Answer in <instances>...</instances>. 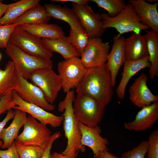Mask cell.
<instances>
[{"instance_id":"6da1fadb","label":"cell","mask_w":158,"mask_h":158,"mask_svg":"<svg viewBox=\"0 0 158 158\" xmlns=\"http://www.w3.org/2000/svg\"><path fill=\"white\" fill-rule=\"evenodd\" d=\"M113 87L111 74L106 63L87 69L75 89L77 94L90 96L106 107L111 100Z\"/></svg>"},{"instance_id":"7a4b0ae2","label":"cell","mask_w":158,"mask_h":158,"mask_svg":"<svg viewBox=\"0 0 158 158\" xmlns=\"http://www.w3.org/2000/svg\"><path fill=\"white\" fill-rule=\"evenodd\" d=\"M75 98L74 90L66 93L64 99L58 105V110L64 111L62 116L63 117V128L65 136L67 140V145L61 153L69 158H76L78 152H84L85 147L81 145V135L79 126V122L76 119L73 110V103Z\"/></svg>"},{"instance_id":"3957f363","label":"cell","mask_w":158,"mask_h":158,"mask_svg":"<svg viewBox=\"0 0 158 158\" xmlns=\"http://www.w3.org/2000/svg\"><path fill=\"white\" fill-rule=\"evenodd\" d=\"M100 14L103 23V28L105 30L108 28H115L119 33L118 37L131 32L138 34L142 30L150 28L143 23L133 6L129 3L126 4L122 11L115 17L109 16L105 12Z\"/></svg>"},{"instance_id":"277c9868","label":"cell","mask_w":158,"mask_h":158,"mask_svg":"<svg viewBox=\"0 0 158 158\" xmlns=\"http://www.w3.org/2000/svg\"><path fill=\"white\" fill-rule=\"evenodd\" d=\"M5 51L13 63L18 75L27 80L35 70L42 68H52L53 67V62L51 60L29 54L9 41Z\"/></svg>"},{"instance_id":"5b68a950","label":"cell","mask_w":158,"mask_h":158,"mask_svg":"<svg viewBox=\"0 0 158 158\" xmlns=\"http://www.w3.org/2000/svg\"><path fill=\"white\" fill-rule=\"evenodd\" d=\"M73 107L78 121L90 127L98 126L103 118L106 107L90 96L79 94L75 97Z\"/></svg>"},{"instance_id":"8992f818","label":"cell","mask_w":158,"mask_h":158,"mask_svg":"<svg viewBox=\"0 0 158 158\" xmlns=\"http://www.w3.org/2000/svg\"><path fill=\"white\" fill-rule=\"evenodd\" d=\"M29 79L42 90L47 102L53 104L62 88V81L59 75L52 68H42L32 71Z\"/></svg>"},{"instance_id":"52a82bcc","label":"cell","mask_w":158,"mask_h":158,"mask_svg":"<svg viewBox=\"0 0 158 158\" xmlns=\"http://www.w3.org/2000/svg\"><path fill=\"white\" fill-rule=\"evenodd\" d=\"M25 52L33 56L50 60L53 53L44 47L42 38L23 29L20 25L16 26L11 35L9 41Z\"/></svg>"},{"instance_id":"ba28073f","label":"cell","mask_w":158,"mask_h":158,"mask_svg":"<svg viewBox=\"0 0 158 158\" xmlns=\"http://www.w3.org/2000/svg\"><path fill=\"white\" fill-rule=\"evenodd\" d=\"M22 133L15 141L26 145L40 147L44 149L45 145L51 135V132L47 127L30 115L27 116Z\"/></svg>"},{"instance_id":"9c48e42d","label":"cell","mask_w":158,"mask_h":158,"mask_svg":"<svg viewBox=\"0 0 158 158\" xmlns=\"http://www.w3.org/2000/svg\"><path fill=\"white\" fill-rule=\"evenodd\" d=\"M57 70L62 83V88L67 93L77 86L85 74L87 69L80 59L74 57L59 62Z\"/></svg>"},{"instance_id":"30bf717a","label":"cell","mask_w":158,"mask_h":158,"mask_svg":"<svg viewBox=\"0 0 158 158\" xmlns=\"http://www.w3.org/2000/svg\"><path fill=\"white\" fill-rule=\"evenodd\" d=\"M110 48L109 42H103L100 37L90 38L81 60L87 69L102 66L107 62Z\"/></svg>"},{"instance_id":"8fae6325","label":"cell","mask_w":158,"mask_h":158,"mask_svg":"<svg viewBox=\"0 0 158 158\" xmlns=\"http://www.w3.org/2000/svg\"><path fill=\"white\" fill-rule=\"evenodd\" d=\"M72 8L90 38L100 37L105 31L100 14L96 13L88 4L80 5L72 3Z\"/></svg>"},{"instance_id":"7c38bea8","label":"cell","mask_w":158,"mask_h":158,"mask_svg":"<svg viewBox=\"0 0 158 158\" xmlns=\"http://www.w3.org/2000/svg\"><path fill=\"white\" fill-rule=\"evenodd\" d=\"M16 108L23 111L38 120L42 124L51 127H58L63 123V117L62 115L59 116L49 112L39 106L25 102L18 95L16 92H12Z\"/></svg>"},{"instance_id":"4fadbf2b","label":"cell","mask_w":158,"mask_h":158,"mask_svg":"<svg viewBox=\"0 0 158 158\" xmlns=\"http://www.w3.org/2000/svg\"><path fill=\"white\" fill-rule=\"evenodd\" d=\"M18 87L15 90L23 100L34 104L49 111L54 110L55 106L48 102L42 90L20 75H18Z\"/></svg>"},{"instance_id":"5bb4252c","label":"cell","mask_w":158,"mask_h":158,"mask_svg":"<svg viewBox=\"0 0 158 158\" xmlns=\"http://www.w3.org/2000/svg\"><path fill=\"white\" fill-rule=\"evenodd\" d=\"M148 80L146 74L142 73L128 90L130 100L139 108H142L158 101V95L153 94L147 87Z\"/></svg>"},{"instance_id":"9a60e30c","label":"cell","mask_w":158,"mask_h":158,"mask_svg":"<svg viewBox=\"0 0 158 158\" xmlns=\"http://www.w3.org/2000/svg\"><path fill=\"white\" fill-rule=\"evenodd\" d=\"M158 119V101L145 107L139 111L134 120L125 122L124 128L136 132L144 131L152 127Z\"/></svg>"},{"instance_id":"2e32d148","label":"cell","mask_w":158,"mask_h":158,"mask_svg":"<svg viewBox=\"0 0 158 158\" xmlns=\"http://www.w3.org/2000/svg\"><path fill=\"white\" fill-rule=\"evenodd\" d=\"M78 124L81 135V145L89 147L95 158H97L100 152L109 151L108 141L100 135L101 130L99 126L89 127L79 122Z\"/></svg>"},{"instance_id":"e0dca14e","label":"cell","mask_w":158,"mask_h":158,"mask_svg":"<svg viewBox=\"0 0 158 158\" xmlns=\"http://www.w3.org/2000/svg\"><path fill=\"white\" fill-rule=\"evenodd\" d=\"M125 40L123 37H114L112 48L108 56L106 63L111 74L113 87L116 85V78L119 71L126 60Z\"/></svg>"},{"instance_id":"ac0fdd59","label":"cell","mask_w":158,"mask_h":158,"mask_svg":"<svg viewBox=\"0 0 158 158\" xmlns=\"http://www.w3.org/2000/svg\"><path fill=\"white\" fill-rule=\"evenodd\" d=\"M143 23L158 33V2L148 3L144 0H128Z\"/></svg>"},{"instance_id":"d6986e66","label":"cell","mask_w":158,"mask_h":158,"mask_svg":"<svg viewBox=\"0 0 158 158\" xmlns=\"http://www.w3.org/2000/svg\"><path fill=\"white\" fill-rule=\"evenodd\" d=\"M149 60L148 56L136 60H126L122 78L116 90L119 99H124L126 87L130 78L141 70L150 67L151 64Z\"/></svg>"},{"instance_id":"ffe728a7","label":"cell","mask_w":158,"mask_h":158,"mask_svg":"<svg viewBox=\"0 0 158 158\" xmlns=\"http://www.w3.org/2000/svg\"><path fill=\"white\" fill-rule=\"evenodd\" d=\"M124 50L126 60L135 61L149 56L146 40L140 33H133L125 39Z\"/></svg>"},{"instance_id":"44dd1931","label":"cell","mask_w":158,"mask_h":158,"mask_svg":"<svg viewBox=\"0 0 158 158\" xmlns=\"http://www.w3.org/2000/svg\"><path fill=\"white\" fill-rule=\"evenodd\" d=\"M15 115L10 125L2 130L0 138L3 141V149L9 147L18 136L19 130L23 126L27 119V113L17 108H14Z\"/></svg>"},{"instance_id":"7402d4cb","label":"cell","mask_w":158,"mask_h":158,"mask_svg":"<svg viewBox=\"0 0 158 158\" xmlns=\"http://www.w3.org/2000/svg\"><path fill=\"white\" fill-rule=\"evenodd\" d=\"M42 42L47 51L52 53H59L65 60L80 56L72 46L66 36L55 39L42 38Z\"/></svg>"},{"instance_id":"603a6c76","label":"cell","mask_w":158,"mask_h":158,"mask_svg":"<svg viewBox=\"0 0 158 158\" xmlns=\"http://www.w3.org/2000/svg\"><path fill=\"white\" fill-rule=\"evenodd\" d=\"M20 26L26 31L41 38L55 39L65 36L61 27L56 24L43 23Z\"/></svg>"},{"instance_id":"cb8c5ba5","label":"cell","mask_w":158,"mask_h":158,"mask_svg":"<svg viewBox=\"0 0 158 158\" xmlns=\"http://www.w3.org/2000/svg\"><path fill=\"white\" fill-rule=\"evenodd\" d=\"M18 87V74L13 63L9 61L3 70L0 68V99L16 90Z\"/></svg>"},{"instance_id":"d4e9b609","label":"cell","mask_w":158,"mask_h":158,"mask_svg":"<svg viewBox=\"0 0 158 158\" xmlns=\"http://www.w3.org/2000/svg\"><path fill=\"white\" fill-rule=\"evenodd\" d=\"M39 0H21L10 5L0 19V25L11 24L29 9L40 4Z\"/></svg>"},{"instance_id":"484cf974","label":"cell","mask_w":158,"mask_h":158,"mask_svg":"<svg viewBox=\"0 0 158 158\" xmlns=\"http://www.w3.org/2000/svg\"><path fill=\"white\" fill-rule=\"evenodd\" d=\"M44 7L51 18L65 21L70 26H82L78 18L72 8L53 4H46Z\"/></svg>"},{"instance_id":"4316f807","label":"cell","mask_w":158,"mask_h":158,"mask_svg":"<svg viewBox=\"0 0 158 158\" xmlns=\"http://www.w3.org/2000/svg\"><path fill=\"white\" fill-rule=\"evenodd\" d=\"M51 18L44 6L39 4L27 10L12 23L17 26L48 23Z\"/></svg>"},{"instance_id":"83f0119b","label":"cell","mask_w":158,"mask_h":158,"mask_svg":"<svg viewBox=\"0 0 158 158\" xmlns=\"http://www.w3.org/2000/svg\"><path fill=\"white\" fill-rule=\"evenodd\" d=\"M143 35L146 40L151 65L149 71L150 78L153 80L158 76V33L152 30H146Z\"/></svg>"},{"instance_id":"f1b7e54d","label":"cell","mask_w":158,"mask_h":158,"mask_svg":"<svg viewBox=\"0 0 158 158\" xmlns=\"http://www.w3.org/2000/svg\"><path fill=\"white\" fill-rule=\"evenodd\" d=\"M68 39L71 44L80 55L84 51L90 38L83 26H70Z\"/></svg>"},{"instance_id":"f546056e","label":"cell","mask_w":158,"mask_h":158,"mask_svg":"<svg viewBox=\"0 0 158 158\" xmlns=\"http://www.w3.org/2000/svg\"><path fill=\"white\" fill-rule=\"evenodd\" d=\"M99 7L103 8L107 12V14L111 17L118 15L123 10L126 4L123 0H91Z\"/></svg>"},{"instance_id":"4dcf8cb0","label":"cell","mask_w":158,"mask_h":158,"mask_svg":"<svg viewBox=\"0 0 158 158\" xmlns=\"http://www.w3.org/2000/svg\"><path fill=\"white\" fill-rule=\"evenodd\" d=\"M15 144L19 158H41L43 149L37 146L26 145L15 141Z\"/></svg>"},{"instance_id":"1f68e13d","label":"cell","mask_w":158,"mask_h":158,"mask_svg":"<svg viewBox=\"0 0 158 158\" xmlns=\"http://www.w3.org/2000/svg\"><path fill=\"white\" fill-rule=\"evenodd\" d=\"M148 147L147 140L140 142L136 147L132 150L123 153L121 158H145L147 153Z\"/></svg>"},{"instance_id":"d6a6232c","label":"cell","mask_w":158,"mask_h":158,"mask_svg":"<svg viewBox=\"0 0 158 158\" xmlns=\"http://www.w3.org/2000/svg\"><path fill=\"white\" fill-rule=\"evenodd\" d=\"M148 147L147 158H158V130H153L150 134L147 140Z\"/></svg>"},{"instance_id":"836d02e7","label":"cell","mask_w":158,"mask_h":158,"mask_svg":"<svg viewBox=\"0 0 158 158\" xmlns=\"http://www.w3.org/2000/svg\"><path fill=\"white\" fill-rule=\"evenodd\" d=\"M16 26L13 23L0 25V48H6L11 35Z\"/></svg>"},{"instance_id":"e575fe53","label":"cell","mask_w":158,"mask_h":158,"mask_svg":"<svg viewBox=\"0 0 158 158\" xmlns=\"http://www.w3.org/2000/svg\"><path fill=\"white\" fill-rule=\"evenodd\" d=\"M16 106L12 92L0 99V115Z\"/></svg>"},{"instance_id":"d590c367","label":"cell","mask_w":158,"mask_h":158,"mask_svg":"<svg viewBox=\"0 0 158 158\" xmlns=\"http://www.w3.org/2000/svg\"><path fill=\"white\" fill-rule=\"evenodd\" d=\"M61 136L60 132L58 131L51 135L46 143L43 149L44 152L41 158H51V151L54 142Z\"/></svg>"},{"instance_id":"8d00e7d4","label":"cell","mask_w":158,"mask_h":158,"mask_svg":"<svg viewBox=\"0 0 158 158\" xmlns=\"http://www.w3.org/2000/svg\"><path fill=\"white\" fill-rule=\"evenodd\" d=\"M6 150H0V158H19L14 140Z\"/></svg>"},{"instance_id":"74e56055","label":"cell","mask_w":158,"mask_h":158,"mask_svg":"<svg viewBox=\"0 0 158 158\" xmlns=\"http://www.w3.org/2000/svg\"><path fill=\"white\" fill-rule=\"evenodd\" d=\"M15 115V111L12 109H9L7 111V114L5 118L0 122V147H1L3 142L0 138L1 131L10 119H13Z\"/></svg>"},{"instance_id":"f35d334b","label":"cell","mask_w":158,"mask_h":158,"mask_svg":"<svg viewBox=\"0 0 158 158\" xmlns=\"http://www.w3.org/2000/svg\"><path fill=\"white\" fill-rule=\"evenodd\" d=\"M52 1L55 2H69L75 4L80 5H87L89 0H52Z\"/></svg>"},{"instance_id":"ab89813d","label":"cell","mask_w":158,"mask_h":158,"mask_svg":"<svg viewBox=\"0 0 158 158\" xmlns=\"http://www.w3.org/2000/svg\"><path fill=\"white\" fill-rule=\"evenodd\" d=\"M97 158H121L114 155L109 151L100 152L98 155Z\"/></svg>"},{"instance_id":"60d3db41","label":"cell","mask_w":158,"mask_h":158,"mask_svg":"<svg viewBox=\"0 0 158 158\" xmlns=\"http://www.w3.org/2000/svg\"><path fill=\"white\" fill-rule=\"evenodd\" d=\"M9 5L10 4H5L0 1V19L2 17L3 15L4 14Z\"/></svg>"},{"instance_id":"b9f144b4","label":"cell","mask_w":158,"mask_h":158,"mask_svg":"<svg viewBox=\"0 0 158 158\" xmlns=\"http://www.w3.org/2000/svg\"><path fill=\"white\" fill-rule=\"evenodd\" d=\"M51 158H69L63 154L61 153H60L56 152H53L51 155Z\"/></svg>"},{"instance_id":"7bdbcfd3","label":"cell","mask_w":158,"mask_h":158,"mask_svg":"<svg viewBox=\"0 0 158 158\" xmlns=\"http://www.w3.org/2000/svg\"><path fill=\"white\" fill-rule=\"evenodd\" d=\"M147 2H149L150 3L154 2H155V3H156V2H158L157 0H147Z\"/></svg>"},{"instance_id":"ee69618b","label":"cell","mask_w":158,"mask_h":158,"mask_svg":"<svg viewBox=\"0 0 158 158\" xmlns=\"http://www.w3.org/2000/svg\"><path fill=\"white\" fill-rule=\"evenodd\" d=\"M1 54L0 53V59H1Z\"/></svg>"},{"instance_id":"f6af8a7d","label":"cell","mask_w":158,"mask_h":158,"mask_svg":"<svg viewBox=\"0 0 158 158\" xmlns=\"http://www.w3.org/2000/svg\"><path fill=\"white\" fill-rule=\"evenodd\" d=\"M93 158H95V156H94Z\"/></svg>"}]
</instances>
